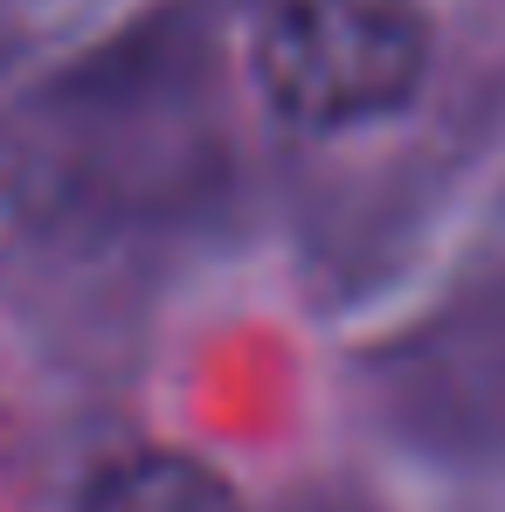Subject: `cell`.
<instances>
[{
    "label": "cell",
    "instance_id": "cell-1",
    "mask_svg": "<svg viewBox=\"0 0 505 512\" xmlns=\"http://www.w3.org/2000/svg\"><path fill=\"white\" fill-rule=\"evenodd\" d=\"M422 0H270L256 28V84L277 118L339 132L395 111L422 84Z\"/></svg>",
    "mask_w": 505,
    "mask_h": 512
},
{
    "label": "cell",
    "instance_id": "cell-2",
    "mask_svg": "<svg viewBox=\"0 0 505 512\" xmlns=\"http://www.w3.org/2000/svg\"><path fill=\"white\" fill-rule=\"evenodd\" d=\"M77 512H243V506L201 457L139 450V457H118L111 471H97Z\"/></svg>",
    "mask_w": 505,
    "mask_h": 512
}]
</instances>
